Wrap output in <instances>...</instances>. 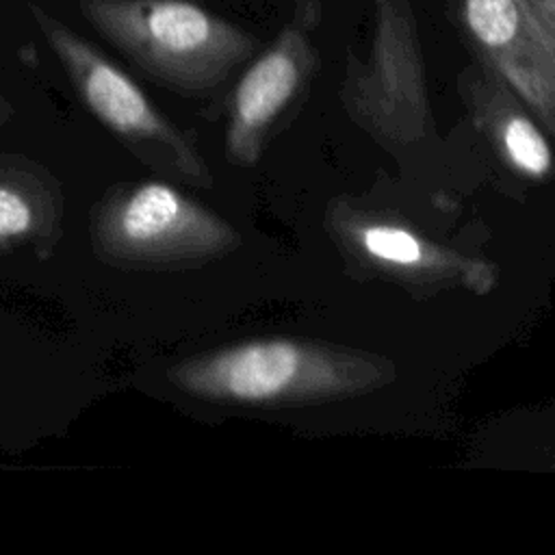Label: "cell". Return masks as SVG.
<instances>
[{"mask_svg": "<svg viewBox=\"0 0 555 555\" xmlns=\"http://www.w3.org/2000/svg\"><path fill=\"white\" fill-rule=\"evenodd\" d=\"M193 397L256 408L314 405L375 392L397 377L390 358L314 338L264 336L225 345L167 371Z\"/></svg>", "mask_w": 555, "mask_h": 555, "instance_id": "obj_1", "label": "cell"}, {"mask_svg": "<svg viewBox=\"0 0 555 555\" xmlns=\"http://www.w3.org/2000/svg\"><path fill=\"white\" fill-rule=\"evenodd\" d=\"M78 11L137 69L182 95L215 91L258 52L251 33L191 0H78Z\"/></svg>", "mask_w": 555, "mask_h": 555, "instance_id": "obj_2", "label": "cell"}, {"mask_svg": "<svg viewBox=\"0 0 555 555\" xmlns=\"http://www.w3.org/2000/svg\"><path fill=\"white\" fill-rule=\"evenodd\" d=\"M95 256L117 269H189L241 247L238 230L163 180L111 186L89 210Z\"/></svg>", "mask_w": 555, "mask_h": 555, "instance_id": "obj_3", "label": "cell"}, {"mask_svg": "<svg viewBox=\"0 0 555 555\" xmlns=\"http://www.w3.org/2000/svg\"><path fill=\"white\" fill-rule=\"evenodd\" d=\"M30 15L85 108L137 160L180 184L212 186V171L193 139L115 61L41 4H30Z\"/></svg>", "mask_w": 555, "mask_h": 555, "instance_id": "obj_4", "label": "cell"}, {"mask_svg": "<svg viewBox=\"0 0 555 555\" xmlns=\"http://www.w3.org/2000/svg\"><path fill=\"white\" fill-rule=\"evenodd\" d=\"M338 98L349 119L384 147L416 145L434 134L425 56L410 0H373L366 52H347Z\"/></svg>", "mask_w": 555, "mask_h": 555, "instance_id": "obj_5", "label": "cell"}, {"mask_svg": "<svg viewBox=\"0 0 555 555\" xmlns=\"http://www.w3.org/2000/svg\"><path fill=\"white\" fill-rule=\"evenodd\" d=\"M323 228L356 273L386 280L414 295L434 297L451 291L488 295L499 284L494 262L434 241L388 212L345 197L327 204Z\"/></svg>", "mask_w": 555, "mask_h": 555, "instance_id": "obj_6", "label": "cell"}, {"mask_svg": "<svg viewBox=\"0 0 555 555\" xmlns=\"http://www.w3.org/2000/svg\"><path fill=\"white\" fill-rule=\"evenodd\" d=\"M477 61L494 72L555 141V54L522 0H444Z\"/></svg>", "mask_w": 555, "mask_h": 555, "instance_id": "obj_7", "label": "cell"}, {"mask_svg": "<svg viewBox=\"0 0 555 555\" xmlns=\"http://www.w3.org/2000/svg\"><path fill=\"white\" fill-rule=\"evenodd\" d=\"M299 13L278 37L256 52L238 78L228 108L225 154L238 167H254L262 158L280 119L299 102L317 67L312 28Z\"/></svg>", "mask_w": 555, "mask_h": 555, "instance_id": "obj_8", "label": "cell"}, {"mask_svg": "<svg viewBox=\"0 0 555 555\" xmlns=\"http://www.w3.org/2000/svg\"><path fill=\"white\" fill-rule=\"evenodd\" d=\"M457 85L475 128L512 173L531 182L555 176L551 137L494 72L475 61L460 74Z\"/></svg>", "mask_w": 555, "mask_h": 555, "instance_id": "obj_9", "label": "cell"}, {"mask_svg": "<svg viewBox=\"0 0 555 555\" xmlns=\"http://www.w3.org/2000/svg\"><path fill=\"white\" fill-rule=\"evenodd\" d=\"M63 206V189L48 167L22 154H0V251L54 245Z\"/></svg>", "mask_w": 555, "mask_h": 555, "instance_id": "obj_10", "label": "cell"}, {"mask_svg": "<svg viewBox=\"0 0 555 555\" xmlns=\"http://www.w3.org/2000/svg\"><path fill=\"white\" fill-rule=\"evenodd\" d=\"M555 54V0H522Z\"/></svg>", "mask_w": 555, "mask_h": 555, "instance_id": "obj_11", "label": "cell"}, {"mask_svg": "<svg viewBox=\"0 0 555 555\" xmlns=\"http://www.w3.org/2000/svg\"><path fill=\"white\" fill-rule=\"evenodd\" d=\"M291 2H293V13H299V15H304L306 20L319 24L321 9H319V2H317V0H291Z\"/></svg>", "mask_w": 555, "mask_h": 555, "instance_id": "obj_12", "label": "cell"}, {"mask_svg": "<svg viewBox=\"0 0 555 555\" xmlns=\"http://www.w3.org/2000/svg\"><path fill=\"white\" fill-rule=\"evenodd\" d=\"M13 115V108H11V104L0 95V126L9 119Z\"/></svg>", "mask_w": 555, "mask_h": 555, "instance_id": "obj_13", "label": "cell"}, {"mask_svg": "<svg viewBox=\"0 0 555 555\" xmlns=\"http://www.w3.org/2000/svg\"><path fill=\"white\" fill-rule=\"evenodd\" d=\"M548 462H551V466L555 468V447L548 449Z\"/></svg>", "mask_w": 555, "mask_h": 555, "instance_id": "obj_14", "label": "cell"}]
</instances>
